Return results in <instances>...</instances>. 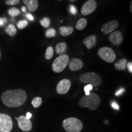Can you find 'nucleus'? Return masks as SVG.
I'll use <instances>...</instances> for the list:
<instances>
[{
	"label": "nucleus",
	"instance_id": "f257e3e1",
	"mask_svg": "<svg viewBox=\"0 0 132 132\" xmlns=\"http://www.w3.org/2000/svg\"><path fill=\"white\" fill-rule=\"evenodd\" d=\"M1 99L5 106L9 108H17L25 103L27 94L21 89L6 90L1 94Z\"/></svg>",
	"mask_w": 132,
	"mask_h": 132
},
{
	"label": "nucleus",
	"instance_id": "f03ea898",
	"mask_svg": "<svg viewBox=\"0 0 132 132\" xmlns=\"http://www.w3.org/2000/svg\"><path fill=\"white\" fill-rule=\"evenodd\" d=\"M100 97L96 94L92 93L81 97L78 104L81 108H87L91 111H94L100 106Z\"/></svg>",
	"mask_w": 132,
	"mask_h": 132
},
{
	"label": "nucleus",
	"instance_id": "7ed1b4c3",
	"mask_svg": "<svg viewBox=\"0 0 132 132\" xmlns=\"http://www.w3.org/2000/svg\"><path fill=\"white\" fill-rule=\"evenodd\" d=\"M62 127L67 132H80L82 129V122L76 118H69L62 122Z\"/></svg>",
	"mask_w": 132,
	"mask_h": 132
},
{
	"label": "nucleus",
	"instance_id": "20e7f679",
	"mask_svg": "<svg viewBox=\"0 0 132 132\" xmlns=\"http://www.w3.org/2000/svg\"><path fill=\"white\" fill-rule=\"evenodd\" d=\"M80 81L82 83L90 85L92 87H98L102 82L101 77L94 72H87L82 74L80 77Z\"/></svg>",
	"mask_w": 132,
	"mask_h": 132
},
{
	"label": "nucleus",
	"instance_id": "39448f33",
	"mask_svg": "<svg viewBox=\"0 0 132 132\" xmlns=\"http://www.w3.org/2000/svg\"><path fill=\"white\" fill-rule=\"evenodd\" d=\"M69 62V57L67 54H61L54 59L52 64V69L55 73H60L67 67Z\"/></svg>",
	"mask_w": 132,
	"mask_h": 132
},
{
	"label": "nucleus",
	"instance_id": "423d86ee",
	"mask_svg": "<svg viewBox=\"0 0 132 132\" xmlns=\"http://www.w3.org/2000/svg\"><path fill=\"white\" fill-rule=\"evenodd\" d=\"M99 57L108 63H112L116 58L115 52L110 48L103 47L100 48L98 51Z\"/></svg>",
	"mask_w": 132,
	"mask_h": 132
},
{
	"label": "nucleus",
	"instance_id": "0eeeda50",
	"mask_svg": "<svg viewBox=\"0 0 132 132\" xmlns=\"http://www.w3.org/2000/svg\"><path fill=\"white\" fill-rule=\"evenodd\" d=\"M12 128V118L6 114L0 113V132H11Z\"/></svg>",
	"mask_w": 132,
	"mask_h": 132
},
{
	"label": "nucleus",
	"instance_id": "6e6552de",
	"mask_svg": "<svg viewBox=\"0 0 132 132\" xmlns=\"http://www.w3.org/2000/svg\"><path fill=\"white\" fill-rule=\"evenodd\" d=\"M97 8V3L95 0H89L83 4L81 9L82 15H88L94 12Z\"/></svg>",
	"mask_w": 132,
	"mask_h": 132
},
{
	"label": "nucleus",
	"instance_id": "1a4fd4ad",
	"mask_svg": "<svg viewBox=\"0 0 132 132\" xmlns=\"http://www.w3.org/2000/svg\"><path fill=\"white\" fill-rule=\"evenodd\" d=\"M71 82L68 79H63L57 83L56 86V92L59 94H65L70 89Z\"/></svg>",
	"mask_w": 132,
	"mask_h": 132
},
{
	"label": "nucleus",
	"instance_id": "9d476101",
	"mask_svg": "<svg viewBox=\"0 0 132 132\" xmlns=\"http://www.w3.org/2000/svg\"><path fill=\"white\" fill-rule=\"evenodd\" d=\"M17 119L18 125L19 128L23 131H29L32 129V125L30 120L27 119L24 116H20L19 118H15Z\"/></svg>",
	"mask_w": 132,
	"mask_h": 132
},
{
	"label": "nucleus",
	"instance_id": "9b49d317",
	"mask_svg": "<svg viewBox=\"0 0 132 132\" xmlns=\"http://www.w3.org/2000/svg\"><path fill=\"white\" fill-rule=\"evenodd\" d=\"M119 23L117 21L112 20L105 23L102 26L101 31L104 34H109L113 32L117 28H118Z\"/></svg>",
	"mask_w": 132,
	"mask_h": 132
},
{
	"label": "nucleus",
	"instance_id": "f8f14e48",
	"mask_svg": "<svg viewBox=\"0 0 132 132\" xmlns=\"http://www.w3.org/2000/svg\"><path fill=\"white\" fill-rule=\"evenodd\" d=\"M109 40L114 45H119L122 42L123 36L120 31H113L109 36Z\"/></svg>",
	"mask_w": 132,
	"mask_h": 132
},
{
	"label": "nucleus",
	"instance_id": "ddd939ff",
	"mask_svg": "<svg viewBox=\"0 0 132 132\" xmlns=\"http://www.w3.org/2000/svg\"><path fill=\"white\" fill-rule=\"evenodd\" d=\"M69 68L71 71H78L81 70L83 67V62L78 58H73L69 61Z\"/></svg>",
	"mask_w": 132,
	"mask_h": 132
},
{
	"label": "nucleus",
	"instance_id": "4468645a",
	"mask_svg": "<svg viewBox=\"0 0 132 132\" xmlns=\"http://www.w3.org/2000/svg\"><path fill=\"white\" fill-rule=\"evenodd\" d=\"M97 43V37L95 35H90L87 36L84 39L83 44L87 48V49H90L94 47Z\"/></svg>",
	"mask_w": 132,
	"mask_h": 132
},
{
	"label": "nucleus",
	"instance_id": "2eb2a0df",
	"mask_svg": "<svg viewBox=\"0 0 132 132\" xmlns=\"http://www.w3.org/2000/svg\"><path fill=\"white\" fill-rule=\"evenodd\" d=\"M26 5V7L31 12H34L37 9L39 6L38 0H22Z\"/></svg>",
	"mask_w": 132,
	"mask_h": 132
},
{
	"label": "nucleus",
	"instance_id": "dca6fc26",
	"mask_svg": "<svg viewBox=\"0 0 132 132\" xmlns=\"http://www.w3.org/2000/svg\"><path fill=\"white\" fill-rule=\"evenodd\" d=\"M73 32V28L72 26H61L59 29V34L64 37L71 35Z\"/></svg>",
	"mask_w": 132,
	"mask_h": 132
},
{
	"label": "nucleus",
	"instance_id": "f3484780",
	"mask_svg": "<svg viewBox=\"0 0 132 132\" xmlns=\"http://www.w3.org/2000/svg\"><path fill=\"white\" fill-rule=\"evenodd\" d=\"M56 52L57 54H64L67 50V45L65 42H60L56 44L55 47Z\"/></svg>",
	"mask_w": 132,
	"mask_h": 132
},
{
	"label": "nucleus",
	"instance_id": "a211bd4d",
	"mask_svg": "<svg viewBox=\"0 0 132 132\" xmlns=\"http://www.w3.org/2000/svg\"><path fill=\"white\" fill-rule=\"evenodd\" d=\"M126 59H121L114 64L115 69L118 70H124L126 68Z\"/></svg>",
	"mask_w": 132,
	"mask_h": 132
},
{
	"label": "nucleus",
	"instance_id": "6ab92c4d",
	"mask_svg": "<svg viewBox=\"0 0 132 132\" xmlns=\"http://www.w3.org/2000/svg\"><path fill=\"white\" fill-rule=\"evenodd\" d=\"M6 32L7 33L8 35L11 36V37H14L16 35V29L14 24H10L8 25L6 28Z\"/></svg>",
	"mask_w": 132,
	"mask_h": 132
},
{
	"label": "nucleus",
	"instance_id": "aec40b11",
	"mask_svg": "<svg viewBox=\"0 0 132 132\" xmlns=\"http://www.w3.org/2000/svg\"><path fill=\"white\" fill-rule=\"evenodd\" d=\"M87 25V20L86 19L82 18L79 20L77 21V24H76V28H77L79 31H81L82 29H84L86 28V26Z\"/></svg>",
	"mask_w": 132,
	"mask_h": 132
},
{
	"label": "nucleus",
	"instance_id": "412c9836",
	"mask_svg": "<svg viewBox=\"0 0 132 132\" xmlns=\"http://www.w3.org/2000/svg\"><path fill=\"white\" fill-rule=\"evenodd\" d=\"M31 103H32V106H34V108H39V107L42 105V99L40 97H36L35 98H34V99L32 100Z\"/></svg>",
	"mask_w": 132,
	"mask_h": 132
},
{
	"label": "nucleus",
	"instance_id": "4be33fe9",
	"mask_svg": "<svg viewBox=\"0 0 132 132\" xmlns=\"http://www.w3.org/2000/svg\"><path fill=\"white\" fill-rule=\"evenodd\" d=\"M54 54V50L53 48L52 47H48L46 50L45 54V59L50 60L53 56Z\"/></svg>",
	"mask_w": 132,
	"mask_h": 132
},
{
	"label": "nucleus",
	"instance_id": "5701e85b",
	"mask_svg": "<svg viewBox=\"0 0 132 132\" xmlns=\"http://www.w3.org/2000/svg\"><path fill=\"white\" fill-rule=\"evenodd\" d=\"M8 14L10 16L14 17L20 14V11L16 7H12L8 11Z\"/></svg>",
	"mask_w": 132,
	"mask_h": 132
},
{
	"label": "nucleus",
	"instance_id": "b1692460",
	"mask_svg": "<svg viewBox=\"0 0 132 132\" xmlns=\"http://www.w3.org/2000/svg\"><path fill=\"white\" fill-rule=\"evenodd\" d=\"M45 37L47 38L54 37L56 36V31L55 29L53 28L48 29L45 32Z\"/></svg>",
	"mask_w": 132,
	"mask_h": 132
},
{
	"label": "nucleus",
	"instance_id": "393cba45",
	"mask_svg": "<svg viewBox=\"0 0 132 132\" xmlns=\"http://www.w3.org/2000/svg\"><path fill=\"white\" fill-rule=\"evenodd\" d=\"M40 23L43 27L48 28L50 24V20L48 18L45 17L40 21Z\"/></svg>",
	"mask_w": 132,
	"mask_h": 132
},
{
	"label": "nucleus",
	"instance_id": "a878e982",
	"mask_svg": "<svg viewBox=\"0 0 132 132\" xmlns=\"http://www.w3.org/2000/svg\"><path fill=\"white\" fill-rule=\"evenodd\" d=\"M5 4L8 6H14V5L19 4L20 0H5Z\"/></svg>",
	"mask_w": 132,
	"mask_h": 132
},
{
	"label": "nucleus",
	"instance_id": "bb28decb",
	"mask_svg": "<svg viewBox=\"0 0 132 132\" xmlns=\"http://www.w3.org/2000/svg\"><path fill=\"white\" fill-rule=\"evenodd\" d=\"M28 24V22L26 20H21L19 21V23H17V27L19 28V29H24L26 26H27Z\"/></svg>",
	"mask_w": 132,
	"mask_h": 132
},
{
	"label": "nucleus",
	"instance_id": "cd10ccee",
	"mask_svg": "<svg viewBox=\"0 0 132 132\" xmlns=\"http://www.w3.org/2000/svg\"><path fill=\"white\" fill-rule=\"evenodd\" d=\"M93 87L92 86L90 85H87L86 86L84 87V90H85V95H88L90 94V91L92 89Z\"/></svg>",
	"mask_w": 132,
	"mask_h": 132
},
{
	"label": "nucleus",
	"instance_id": "c85d7f7f",
	"mask_svg": "<svg viewBox=\"0 0 132 132\" xmlns=\"http://www.w3.org/2000/svg\"><path fill=\"white\" fill-rule=\"evenodd\" d=\"M70 12L72 14L76 15L77 13V9L73 5H71L70 6Z\"/></svg>",
	"mask_w": 132,
	"mask_h": 132
},
{
	"label": "nucleus",
	"instance_id": "c756f323",
	"mask_svg": "<svg viewBox=\"0 0 132 132\" xmlns=\"http://www.w3.org/2000/svg\"><path fill=\"white\" fill-rule=\"evenodd\" d=\"M124 92H125V89L123 88V87H122V88H120V89H119V90H118V91L116 92L115 95H116L117 97H119V96H120V95L122 94H123Z\"/></svg>",
	"mask_w": 132,
	"mask_h": 132
},
{
	"label": "nucleus",
	"instance_id": "7c9ffc66",
	"mask_svg": "<svg viewBox=\"0 0 132 132\" xmlns=\"http://www.w3.org/2000/svg\"><path fill=\"white\" fill-rule=\"evenodd\" d=\"M7 19L6 18H0V26H3L5 24L7 23Z\"/></svg>",
	"mask_w": 132,
	"mask_h": 132
},
{
	"label": "nucleus",
	"instance_id": "2f4dec72",
	"mask_svg": "<svg viewBox=\"0 0 132 132\" xmlns=\"http://www.w3.org/2000/svg\"><path fill=\"white\" fill-rule=\"evenodd\" d=\"M111 105L112 108H113V109H114V110H119V106L118 104L116 102H113L111 103Z\"/></svg>",
	"mask_w": 132,
	"mask_h": 132
},
{
	"label": "nucleus",
	"instance_id": "473e14b6",
	"mask_svg": "<svg viewBox=\"0 0 132 132\" xmlns=\"http://www.w3.org/2000/svg\"><path fill=\"white\" fill-rule=\"evenodd\" d=\"M127 68H128V72H129L130 73H132V63H131V62H128L127 63Z\"/></svg>",
	"mask_w": 132,
	"mask_h": 132
},
{
	"label": "nucleus",
	"instance_id": "72a5a7b5",
	"mask_svg": "<svg viewBox=\"0 0 132 132\" xmlns=\"http://www.w3.org/2000/svg\"><path fill=\"white\" fill-rule=\"evenodd\" d=\"M26 17H27L28 19L29 20H31V21H33L34 20V16H33L32 15L30 14H26Z\"/></svg>",
	"mask_w": 132,
	"mask_h": 132
},
{
	"label": "nucleus",
	"instance_id": "f704fd0d",
	"mask_svg": "<svg viewBox=\"0 0 132 132\" xmlns=\"http://www.w3.org/2000/svg\"><path fill=\"white\" fill-rule=\"evenodd\" d=\"M26 118L27 119H30L31 117H32V114L30 113H26Z\"/></svg>",
	"mask_w": 132,
	"mask_h": 132
},
{
	"label": "nucleus",
	"instance_id": "c9c22d12",
	"mask_svg": "<svg viewBox=\"0 0 132 132\" xmlns=\"http://www.w3.org/2000/svg\"><path fill=\"white\" fill-rule=\"evenodd\" d=\"M21 11H22L23 12H26V7L25 6H23V7H21Z\"/></svg>",
	"mask_w": 132,
	"mask_h": 132
},
{
	"label": "nucleus",
	"instance_id": "e433bc0d",
	"mask_svg": "<svg viewBox=\"0 0 132 132\" xmlns=\"http://www.w3.org/2000/svg\"><path fill=\"white\" fill-rule=\"evenodd\" d=\"M130 12H132V1H131V3H130Z\"/></svg>",
	"mask_w": 132,
	"mask_h": 132
},
{
	"label": "nucleus",
	"instance_id": "4c0bfd02",
	"mask_svg": "<svg viewBox=\"0 0 132 132\" xmlns=\"http://www.w3.org/2000/svg\"><path fill=\"white\" fill-rule=\"evenodd\" d=\"M1 50H0V59H1Z\"/></svg>",
	"mask_w": 132,
	"mask_h": 132
},
{
	"label": "nucleus",
	"instance_id": "58836bf2",
	"mask_svg": "<svg viewBox=\"0 0 132 132\" xmlns=\"http://www.w3.org/2000/svg\"><path fill=\"white\" fill-rule=\"evenodd\" d=\"M57 1H62V0H57Z\"/></svg>",
	"mask_w": 132,
	"mask_h": 132
},
{
	"label": "nucleus",
	"instance_id": "ea45409f",
	"mask_svg": "<svg viewBox=\"0 0 132 132\" xmlns=\"http://www.w3.org/2000/svg\"><path fill=\"white\" fill-rule=\"evenodd\" d=\"M70 1H75V0H70Z\"/></svg>",
	"mask_w": 132,
	"mask_h": 132
}]
</instances>
